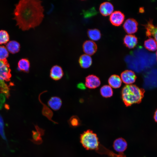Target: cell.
I'll return each instance as SVG.
<instances>
[{
	"label": "cell",
	"instance_id": "obj_1",
	"mask_svg": "<svg viewBox=\"0 0 157 157\" xmlns=\"http://www.w3.org/2000/svg\"><path fill=\"white\" fill-rule=\"evenodd\" d=\"M42 3L40 0H22L16 5L14 19L20 28L27 30L41 24L44 16Z\"/></svg>",
	"mask_w": 157,
	"mask_h": 157
},
{
	"label": "cell",
	"instance_id": "obj_2",
	"mask_svg": "<svg viewBox=\"0 0 157 157\" xmlns=\"http://www.w3.org/2000/svg\"><path fill=\"white\" fill-rule=\"evenodd\" d=\"M80 140L87 150H95L99 154L106 155L110 157H126L123 154H116L100 144L97 135L92 130L88 129L81 134Z\"/></svg>",
	"mask_w": 157,
	"mask_h": 157
},
{
	"label": "cell",
	"instance_id": "obj_3",
	"mask_svg": "<svg viewBox=\"0 0 157 157\" xmlns=\"http://www.w3.org/2000/svg\"><path fill=\"white\" fill-rule=\"evenodd\" d=\"M144 92L143 89L135 85H126L122 90V98L126 106H130L140 103L144 97Z\"/></svg>",
	"mask_w": 157,
	"mask_h": 157
},
{
	"label": "cell",
	"instance_id": "obj_4",
	"mask_svg": "<svg viewBox=\"0 0 157 157\" xmlns=\"http://www.w3.org/2000/svg\"><path fill=\"white\" fill-rule=\"evenodd\" d=\"M7 60H0V90L7 97L10 95L9 88L5 82L10 80L11 75Z\"/></svg>",
	"mask_w": 157,
	"mask_h": 157
},
{
	"label": "cell",
	"instance_id": "obj_5",
	"mask_svg": "<svg viewBox=\"0 0 157 157\" xmlns=\"http://www.w3.org/2000/svg\"><path fill=\"white\" fill-rule=\"evenodd\" d=\"M138 23L133 18H129L124 22L123 27L125 31L129 34L136 33L138 29Z\"/></svg>",
	"mask_w": 157,
	"mask_h": 157
},
{
	"label": "cell",
	"instance_id": "obj_6",
	"mask_svg": "<svg viewBox=\"0 0 157 157\" xmlns=\"http://www.w3.org/2000/svg\"><path fill=\"white\" fill-rule=\"evenodd\" d=\"M125 18L124 14L119 11H115L110 15L109 19L111 23L115 26H120Z\"/></svg>",
	"mask_w": 157,
	"mask_h": 157
},
{
	"label": "cell",
	"instance_id": "obj_7",
	"mask_svg": "<svg viewBox=\"0 0 157 157\" xmlns=\"http://www.w3.org/2000/svg\"><path fill=\"white\" fill-rule=\"evenodd\" d=\"M122 81L127 85H131L134 83L136 78L134 72L131 70H126L123 72L121 75Z\"/></svg>",
	"mask_w": 157,
	"mask_h": 157
},
{
	"label": "cell",
	"instance_id": "obj_8",
	"mask_svg": "<svg viewBox=\"0 0 157 157\" xmlns=\"http://www.w3.org/2000/svg\"><path fill=\"white\" fill-rule=\"evenodd\" d=\"M144 26L146 30V36L149 38L154 37L157 44V26L153 24L152 21L151 19Z\"/></svg>",
	"mask_w": 157,
	"mask_h": 157
},
{
	"label": "cell",
	"instance_id": "obj_9",
	"mask_svg": "<svg viewBox=\"0 0 157 157\" xmlns=\"http://www.w3.org/2000/svg\"><path fill=\"white\" fill-rule=\"evenodd\" d=\"M113 147L116 151L119 154H122L127 148V143L124 138H119L114 140Z\"/></svg>",
	"mask_w": 157,
	"mask_h": 157
},
{
	"label": "cell",
	"instance_id": "obj_10",
	"mask_svg": "<svg viewBox=\"0 0 157 157\" xmlns=\"http://www.w3.org/2000/svg\"><path fill=\"white\" fill-rule=\"evenodd\" d=\"M97 46L94 41L87 40L83 43V49L84 52L88 55H92L95 53L97 50Z\"/></svg>",
	"mask_w": 157,
	"mask_h": 157
},
{
	"label": "cell",
	"instance_id": "obj_11",
	"mask_svg": "<svg viewBox=\"0 0 157 157\" xmlns=\"http://www.w3.org/2000/svg\"><path fill=\"white\" fill-rule=\"evenodd\" d=\"M85 85L90 89H94L99 87L101 82L97 76L94 75H90L87 76L85 79Z\"/></svg>",
	"mask_w": 157,
	"mask_h": 157
},
{
	"label": "cell",
	"instance_id": "obj_12",
	"mask_svg": "<svg viewBox=\"0 0 157 157\" xmlns=\"http://www.w3.org/2000/svg\"><path fill=\"white\" fill-rule=\"evenodd\" d=\"M64 74V72L62 67L58 65H55L51 68L49 76L52 79L57 81L60 79Z\"/></svg>",
	"mask_w": 157,
	"mask_h": 157
},
{
	"label": "cell",
	"instance_id": "obj_13",
	"mask_svg": "<svg viewBox=\"0 0 157 157\" xmlns=\"http://www.w3.org/2000/svg\"><path fill=\"white\" fill-rule=\"evenodd\" d=\"M124 44L125 46L129 49L134 48L137 45L138 42L137 37L132 34L127 35L125 36L123 39Z\"/></svg>",
	"mask_w": 157,
	"mask_h": 157
},
{
	"label": "cell",
	"instance_id": "obj_14",
	"mask_svg": "<svg viewBox=\"0 0 157 157\" xmlns=\"http://www.w3.org/2000/svg\"><path fill=\"white\" fill-rule=\"evenodd\" d=\"M99 9L101 14L104 16H106L112 13L114 10V7L110 3L105 2L101 4Z\"/></svg>",
	"mask_w": 157,
	"mask_h": 157
},
{
	"label": "cell",
	"instance_id": "obj_15",
	"mask_svg": "<svg viewBox=\"0 0 157 157\" xmlns=\"http://www.w3.org/2000/svg\"><path fill=\"white\" fill-rule=\"evenodd\" d=\"M48 106L53 110L56 111L59 110L62 105L61 99L57 96L51 97L48 101Z\"/></svg>",
	"mask_w": 157,
	"mask_h": 157
},
{
	"label": "cell",
	"instance_id": "obj_16",
	"mask_svg": "<svg viewBox=\"0 0 157 157\" xmlns=\"http://www.w3.org/2000/svg\"><path fill=\"white\" fill-rule=\"evenodd\" d=\"M78 62L82 68H87L90 67L92 65V59L90 56L86 54H83L80 57Z\"/></svg>",
	"mask_w": 157,
	"mask_h": 157
},
{
	"label": "cell",
	"instance_id": "obj_17",
	"mask_svg": "<svg viewBox=\"0 0 157 157\" xmlns=\"http://www.w3.org/2000/svg\"><path fill=\"white\" fill-rule=\"evenodd\" d=\"M47 92V91H44L41 93L39 95L38 99L40 103L43 105V108L42 110V114L44 116L46 117L49 120L55 123H56L52 119L53 116V113L52 111L46 104L43 103L40 99L41 94Z\"/></svg>",
	"mask_w": 157,
	"mask_h": 157
},
{
	"label": "cell",
	"instance_id": "obj_18",
	"mask_svg": "<svg viewBox=\"0 0 157 157\" xmlns=\"http://www.w3.org/2000/svg\"><path fill=\"white\" fill-rule=\"evenodd\" d=\"M108 83L111 87L114 88H117L121 86L122 81L121 78L118 75H113L109 78Z\"/></svg>",
	"mask_w": 157,
	"mask_h": 157
},
{
	"label": "cell",
	"instance_id": "obj_19",
	"mask_svg": "<svg viewBox=\"0 0 157 157\" xmlns=\"http://www.w3.org/2000/svg\"><path fill=\"white\" fill-rule=\"evenodd\" d=\"M30 63L27 58H24L20 59L18 64L19 69L25 72H29L30 68Z\"/></svg>",
	"mask_w": 157,
	"mask_h": 157
},
{
	"label": "cell",
	"instance_id": "obj_20",
	"mask_svg": "<svg viewBox=\"0 0 157 157\" xmlns=\"http://www.w3.org/2000/svg\"><path fill=\"white\" fill-rule=\"evenodd\" d=\"M35 127L37 131H33V141L35 143L40 144L42 143V139L41 136L43 134L44 131L38 126H35Z\"/></svg>",
	"mask_w": 157,
	"mask_h": 157
},
{
	"label": "cell",
	"instance_id": "obj_21",
	"mask_svg": "<svg viewBox=\"0 0 157 157\" xmlns=\"http://www.w3.org/2000/svg\"><path fill=\"white\" fill-rule=\"evenodd\" d=\"M8 50L11 53L14 54L19 52L20 49L19 44L15 41H11L6 45Z\"/></svg>",
	"mask_w": 157,
	"mask_h": 157
},
{
	"label": "cell",
	"instance_id": "obj_22",
	"mask_svg": "<svg viewBox=\"0 0 157 157\" xmlns=\"http://www.w3.org/2000/svg\"><path fill=\"white\" fill-rule=\"evenodd\" d=\"M144 45V47L150 51H154L157 49V44L152 38H149L145 41Z\"/></svg>",
	"mask_w": 157,
	"mask_h": 157
},
{
	"label": "cell",
	"instance_id": "obj_23",
	"mask_svg": "<svg viewBox=\"0 0 157 157\" xmlns=\"http://www.w3.org/2000/svg\"><path fill=\"white\" fill-rule=\"evenodd\" d=\"M87 34L89 38L94 41H97L100 39L101 36V33L99 30L97 29H89L87 31Z\"/></svg>",
	"mask_w": 157,
	"mask_h": 157
},
{
	"label": "cell",
	"instance_id": "obj_24",
	"mask_svg": "<svg viewBox=\"0 0 157 157\" xmlns=\"http://www.w3.org/2000/svg\"><path fill=\"white\" fill-rule=\"evenodd\" d=\"M101 95L104 97L108 98L113 94V91L111 87L108 85H104L102 87L100 90Z\"/></svg>",
	"mask_w": 157,
	"mask_h": 157
},
{
	"label": "cell",
	"instance_id": "obj_25",
	"mask_svg": "<svg viewBox=\"0 0 157 157\" xmlns=\"http://www.w3.org/2000/svg\"><path fill=\"white\" fill-rule=\"evenodd\" d=\"M9 36L8 32L6 31H0V44H5L8 41Z\"/></svg>",
	"mask_w": 157,
	"mask_h": 157
},
{
	"label": "cell",
	"instance_id": "obj_26",
	"mask_svg": "<svg viewBox=\"0 0 157 157\" xmlns=\"http://www.w3.org/2000/svg\"><path fill=\"white\" fill-rule=\"evenodd\" d=\"M69 125L72 127H76L79 126L81 124V121L79 118L76 116L71 117L68 121Z\"/></svg>",
	"mask_w": 157,
	"mask_h": 157
},
{
	"label": "cell",
	"instance_id": "obj_27",
	"mask_svg": "<svg viewBox=\"0 0 157 157\" xmlns=\"http://www.w3.org/2000/svg\"><path fill=\"white\" fill-rule=\"evenodd\" d=\"M8 56V53L6 48L4 46H0V60H7Z\"/></svg>",
	"mask_w": 157,
	"mask_h": 157
},
{
	"label": "cell",
	"instance_id": "obj_28",
	"mask_svg": "<svg viewBox=\"0 0 157 157\" xmlns=\"http://www.w3.org/2000/svg\"><path fill=\"white\" fill-rule=\"evenodd\" d=\"M3 122L2 117L0 115V133L2 136L4 137L3 132Z\"/></svg>",
	"mask_w": 157,
	"mask_h": 157
},
{
	"label": "cell",
	"instance_id": "obj_29",
	"mask_svg": "<svg viewBox=\"0 0 157 157\" xmlns=\"http://www.w3.org/2000/svg\"><path fill=\"white\" fill-rule=\"evenodd\" d=\"M5 96L3 94H1L0 95V109L2 107V106L5 101Z\"/></svg>",
	"mask_w": 157,
	"mask_h": 157
},
{
	"label": "cell",
	"instance_id": "obj_30",
	"mask_svg": "<svg viewBox=\"0 0 157 157\" xmlns=\"http://www.w3.org/2000/svg\"><path fill=\"white\" fill-rule=\"evenodd\" d=\"M77 87L78 88L83 89L85 88L84 85L81 83H79L77 85Z\"/></svg>",
	"mask_w": 157,
	"mask_h": 157
},
{
	"label": "cell",
	"instance_id": "obj_31",
	"mask_svg": "<svg viewBox=\"0 0 157 157\" xmlns=\"http://www.w3.org/2000/svg\"><path fill=\"white\" fill-rule=\"evenodd\" d=\"M154 118L155 121L156 122H157V110H156L154 113Z\"/></svg>",
	"mask_w": 157,
	"mask_h": 157
},
{
	"label": "cell",
	"instance_id": "obj_32",
	"mask_svg": "<svg viewBox=\"0 0 157 157\" xmlns=\"http://www.w3.org/2000/svg\"><path fill=\"white\" fill-rule=\"evenodd\" d=\"M156 59H157V50L156 52Z\"/></svg>",
	"mask_w": 157,
	"mask_h": 157
}]
</instances>
